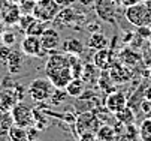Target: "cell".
Returning <instances> with one entry per match:
<instances>
[{"mask_svg":"<svg viewBox=\"0 0 151 141\" xmlns=\"http://www.w3.org/2000/svg\"><path fill=\"white\" fill-rule=\"evenodd\" d=\"M47 78L52 83L55 89H64L73 78L69 65V54L66 53H52L45 65Z\"/></svg>","mask_w":151,"mask_h":141,"instance_id":"cell-1","label":"cell"},{"mask_svg":"<svg viewBox=\"0 0 151 141\" xmlns=\"http://www.w3.org/2000/svg\"><path fill=\"white\" fill-rule=\"evenodd\" d=\"M126 18L129 23L136 27L150 26L151 24V9L147 5L135 3L132 6L126 8Z\"/></svg>","mask_w":151,"mask_h":141,"instance_id":"cell-2","label":"cell"},{"mask_svg":"<svg viewBox=\"0 0 151 141\" xmlns=\"http://www.w3.org/2000/svg\"><path fill=\"white\" fill-rule=\"evenodd\" d=\"M54 86L48 78H36L29 86V95L35 102H45L54 92Z\"/></svg>","mask_w":151,"mask_h":141,"instance_id":"cell-3","label":"cell"},{"mask_svg":"<svg viewBox=\"0 0 151 141\" xmlns=\"http://www.w3.org/2000/svg\"><path fill=\"white\" fill-rule=\"evenodd\" d=\"M61 8L58 6V3L55 0H37L33 8V15L36 17V20L44 23H52V20L57 17L58 11Z\"/></svg>","mask_w":151,"mask_h":141,"instance_id":"cell-4","label":"cell"},{"mask_svg":"<svg viewBox=\"0 0 151 141\" xmlns=\"http://www.w3.org/2000/svg\"><path fill=\"white\" fill-rule=\"evenodd\" d=\"M12 114V119H14V123L18 125V126H23V128H32L33 126V110L30 107H27L26 104L21 102H17L15 107L12 108L11 111Z\"/></svg>","mask_w":151,"mask_h":141,"instance_id":"cell-5","label":"cell"},{"mask_svg":"<svg viewBox=\"0 0 151 141\" xmlns=\"http://www.w3.org/2000/svg\"><path fill=\"white\" fill-rule=\"evenodd\" d=\"M75 128L78 135L82 132H97L99 126V117L96 113L91 111H85L82 114H79L75 120Z\"/></svg>","mask_w":151,"mask_h":141,"instance_id":"cell-6","label":"cell"},{"mask_svg":"<svg viewBox=\"0 0 151 141\" xmlns=\"http://www.w3.org/2000/svg\"><path fill=\"white\" fill-rule=\"evenodd\" d=\"M21 51L26 56H30V57H42L44 54V48H42V44H40V38L39 36H35V35H26L23 39H21Z\"/></svg>","mask_w":151,"mask_h":141,"instance_id":"cell-7","label":"cell"},{"mask_svg":"<svg viewBox=\"0 0 151 141\" xmlns=\"http://www.w3.org/2000/svg\"><path fill=\"white\" fill-rule=\"evenodd\" d=\"M39 38H40V44H42V48H44L45 53L57 50L60 47V44H61L60 33L54 27H47L44 30V33H42Z\"/></svg>","mask_w":151,"mask_h":141,"instance_id":"cell-8","label":"cell"},{"mask_svg":"<svg viewBox=\"0 0 151 141\" xmlns=\"http://www.w3.org/2000/svg\"><path fill=\"white\" fill-rule=\"evenodd\" d=\"M124 107H127V98L123 92L120 90H112L105 99V108L111 113H117L120 110H123Z\"/></svg>","mask_w":151,"mask_h":141,"instance_id":"cell-9","label":"cell"},{"mask_svg":"<svg viewBox=\"0 0 151 141\" xmlns=\"http://www.w3.org/2000/svg\"><path fill=\"white\" fill-rule=\"evenodd\" d=\"M96 14L100 20L108 23H114L115 20V5L112 0H94Z\"/></svg>","mask_w":151,"mask_h":141,"instance_id":"cell-10","label":"cell"},{"mask_svg":"<svg viewBox=\"0 0 151 141\" xmlns=\"http://www.w3.org/2000/svg\"><path fill=\"white\" fill-rule=\"evenodd\" d=\"M114 62H115L114 53H112V50H108V47L97 50L93 54V63L99 68V71H108L114 65Z\"/></svg>","mask_w":151,"mask_h":141,"instance_id":"cell-11","label":"cell"},{"mask_svg":"<svg viewBox=\"0 0 151 141\" xmlns=\"http://www.w3.org/2000/svg\"><path fill=\"white\" fill-rule=\"evenodd\" d=\"M76 20H84V18L73 8L68 6V8H61L58 11L57 17L52 20V23L54 24H58V26H72Z\"/></svg>","mask_w":151,"mask_h":141,"instance_id":"cell-12","label":"cell"},{"mask_svg":"<svg viewBox=\"0 0 151 141\" xmlns=\"http://www.w3.org/2000/svg\"><path fill=\"white\" fill-rule=\"evenodd\" d=\"M109 78L112 83H127L132 78V72L126 65L114 62V65L109 68Z\"/></svg>","mask_w":151,"mask_h":141,"instance_id":"cell-13","label":"cell"},{"mask_svg":"<svg viewBox=\"0 0 151 141\" xmlns=\"http://www.w3.org/2000/svg\"><path fill=\"white\" fill-rule=\"evenodd\" d=\"M18 102L14 89H0V111L11 113Z\"/></svg>","mask_w":151,"mask_h":141,"instance_id":"cell-14","label":"cell"},{"mask_svg":"<svg viewBox=\"0 0 151 141\" xmlns=\"http://www.w3.org/2000/svg\"><path fill=\"white\" fill-rule=\"evenodd\" d=\"M19 17H21V11H19V6L17 3L6 5L2 9V21L6 26H15V24H18Z\"/></svg>","mask_w":151,"mask_h":141,"instance_id":"cell-15","label":"cell"},{"mask_svg":"<svg viewBox=\"0 0 151 141\" xmlns=\"http://www.w3.org/2000/svg\"><path fill=\"white\" fill-rule=\"evenodd\" d=\"M23 51L21 50H11V54L6 60V66L9 69L11 74H19L21 71H23Z\"/></svg>","mask_w":151,"mask_h":141,"instance_id":"cell-16","label":"cell"},{"mask_svg":"<svg viewBox=\"0 0 151 141\" xmlns=\"http://www.w3.org/2000/svg\"><path fill=\"white\" fill-rule=\"evenodd\" d=\"M60 45H61V51L66 53V54H78V56H81L84 53V50H85L84 42L79 41V39H76V38L64 39Z\"/></svg>","mask_w":151,"mask_h":141,"instance_id":"cell-17","label":"cell"},{"mask_svg":"<svg viewBox=\"0 0 151 141\" xmlns=\"http://www.w3.org/2000/svg\"><path fill=\"white\" fill-rule=\"evenodd\" d=\"M64 90L70 98H81L85 92V83L82 81V78H72L64 87Z\"/></svg>","mask_w":151,"mask_h":141,"instance_id":"cell-18","label":"cell"},{"mask_svg":"<svg viewBox=\"0 0 151 141\" xmlns=\"http://www.w3.org/2000/svg\"><path fill=\"white\" fill-rule=\"evenodd\" d=\"M108 44H109V39H108L102 32H93L87 41V47L97 51V50H102V48H106Z\"/></svg>","mask_w":151,"mask_h":141,"instance_id":"cell-19","label":"cell"},{"mask_svg":"<svg viewBox=\"0 0 151 141\" xmlns=\"http://www.w3.org/2000/svg\"><path fill=\"white\" fill-rule=\"evenodd\" d=\"M99 68L94 63H85L84 65V71H82V81L85 84H94L97 80H99Z\"/></svg>","mask_w":151,"mask_h":141,"instance_id":"cell-20","label":"cell"},{"mask_svg":"<svg viewBox=\"0 0 151 141\" xmlns=\"http://www.w3.org/2000/svg\"><path fill=\"white\" fill-rule=\"evenodd\" d=\"M69 65H70V72L73 78H81L82 71H84V62L81 56L78 54H69Z\"/></svg>","mask_w":151,"mask_h":141,"instance_id":"cell-21","label":"cell"},{"mask_svg":"<svg viewBox=\"0 0 151 141\" xmlns=\"http://www.w3.org/2000/svg\"><path fill=\"white\" fill-rule=\"evenodd\" d=\"M115 119L118 120L120 123H123V125H132L133 122H135V113L132 111V108L130 107H124L123 110H120V111H117L115 113Z\"/></svg>","mask_w":151,"mask_h":141,"instance_id":"cell-22","label":"cell"},{"mask_svg":"<svg viewBox=\"0 0 151 141\" xmlns=\"http://www.w3.org/2000/svg\"><path fill=\"white\" fill-rule=\"evenodd\" d=\"M8 138L11 141H24L27 138V128H23V126H18V125H12L8 131Z\"/></svg>","mask_w":151,"mask_h":141,"instance_id":"cell-23","label":"cell"},{"mask_svg":"<svg viewBox=\"0 0 151 141\" xmlns=\"http://www.w3.org/2000/svg\"><path fill=\"white\" fill-rule=\"evenodd\" d=\"M96 138H97V141H114V138H115V131H114V128H111V126L103 125V126H100V128L97 129Z\"/></svg>","mask_w":151,"mask_h":141,"instance_id":"cell-24","label":"cell"},{"mask_svg":"<svg viewBox=\"0 0 151 141\" xmlns=\"http://www.w3.org/2000/svg\"><path fill=\"white\" fill-rule=\"evenodd\" d=\"M14 125V119L11 113H5L0 111V132L2 134H8L9 128Z\"/></svg>","mask_w":151,"mask_h":141,"instance_id":"cell-25","label":"cell"},{"mask_svg":"<svg viewBox=\"0 0 151 141\" xmlns=\"http://www.w3.org/2000/svg\"><path fill=\"white\" fill-rule=\"evenodd\" d=\"M121 62L123 63H126V65H129V66H132V65H135V63H138L139 62V54L138 53H133L132 50H124V51H121Z\"/></svg>","mask_w":151,"mask_h":141,"instance_id":"cell-26","label":"cell"},{"mask_svg":"<svg viewBox=\"0 0 151 141\" xmlns=\"http://www.w3.org/2000/svg\"><path fill=\"white\" fill-rule=\"evenodd\" d=\"M139 137H141L142 141H151V117H147L141 123Z\"/></svg>","mask_w":151,"mask_h":141,"instance_id":"cell-27","label":"cell"},{"mask_svg":"<svg viewBox=\"0 0 151 141\" xmlns=\"http://www.w3.org/2000/svg\"><path fill=\"white\" fill-rule=\"evenodd\" d=\"M35 21H36V17H35L33 14H21V17H19V20H18V26H19L21 30L26 33V30H27Z\"/></svg>","mask_w":151,"mask_h":141,"instance_id":"cell-28","label":"cell"},{"mask_svg":"<svg viewBox=\"0 0 151 141\" xmlns=\"http://www.w3.org/2000/svg\"><path fill=\"white\" fill-rule=\"evenodd\" d=\"M47 29V23L44 21H39V20H36V21L26 30V35H35V36H40L42 33H44V30Z\"/></svg>","mask_w":151,"mask_h":141,"instance_id":"cell-29","label":"cell"},{"mask_svg":"<svg viewBox=\"0 0 151 141\" xmlns=\"http://www.w3.org/2000/svg\"><path fill=\"white\" fill-rule=\"evenodd\" d=\"M66 98H68V93H66V90H64V89H54V92H52V95H51L50 99H51V102L54 105H58L60 102H64Z\"/></svg>","mask_w":151,"mask_h":141,"instance_id":"cell-30","label":"cell"},{"mask_svg":"<svg viewBox=\"0 0 151 141\" xmlns=\"http://www.w3.org/2000/svg\"><path fill=\"white\" fill-rule=\"evenodd\" d=\"M35 3H36V0H19L18 6H19L21 14H32L33 8H35Z\"/></svg>","mask_w":151,"mask_h":141,"instance_id":"cell-31","label":"cell"},{"mask_svg":"<svg viewBox=\"0 0 151 141\" xmlns=\"http://www.w3.org/2000/svg\"><path fill=\"white\" fill-rule=\"evenodd\" d=\"M2 41H3L5 45L14 47V44H15V41H17V36H15V33H12V32H9V30H5V32L2 33Z\"/></svg>","mask_w":151,"mask_h":141,"instance_id":"cell-32","label":"cell"},{"mask_svg":"<svg viewBox=\"0 0 151 141\" xmlns=\"http://www.w3.org/2000/svg\"><path fill=\"white\" fill-rule=\"evenodd\" d=\"M11 50H12V48L8 47V45H5V44L0 45V62L6 63V60H8L9 54H11Z\"/></svg>","mask_w":151,"mask_h":141,"instance_id":"cell-33","label":"cell"},{"mask_svg":"<svg viewBox=\"0 0 151 141\" xmlns=\"http://www.w3.org/2000/svg\"><path fill=\"white\" fill-rule=\"evenodd\" d=\"M78 141H97L96 132H82V134H79Z\"/></svg>","mask_w":151,"mask_h":141,"instance_id":"cell-34","label":"cell"},{"mask_svg":"<svg viewBox=\"0 0 151 141\" xmlns=\"http://www.w3.org/2000/svg\"><path fill=\"white\" fill-rule=\"evenodd\" d=\"M136 35H138L139 38H150V36H151V29H150V26H141V27H138Z\"/></svg>","mask_w":151,"mask_h":141,"instance_id":"cell-35","label":"cell"},{"mask_svg":"<svg viewBox=\"0 0 151 141\" xmlns=\"http://www.w3.org/2000/svg\"><path fill=\"white\" fill-rule=\"evenodd\" d=\"M55 2L58 3L60 8H68V6H72L76 0H55Z\"/></svg>","mask_w":151,"mask_h":141,"instance_id":"cell-36","label":"cell"},{"mask_svg":"<svg viewBox=\"0 0 151 141\" xmlns=\"http://www.w3.org/2000/svg\"><path fill=\"white\" fill-rule=\"evenodd\" d=\"M120 3L127 8V6H132V5H135V3H139V0H120Z\"/></svg>","mask_w":151,"mask_h":141,"instance_id":"cell-37","label":"cell"},{"mask_svg":"<svg viewBox=\"0 0 151 141\" xmlns=\"http://www.w3.org/2000/svg\"><path fill=\"white\" fill-rule=\"evenodd\" d=\"M79 2L82 5H91V3H94V0H79Z\"/></svg>","mask_w":151,"mask_h":141,"instance_id":"cell-38","label":"cell"},{"mask_svg":"<svg viewBox=\"0 0 151 141\" xmlns=\"http://www.w3.org/2000/svg\"><path fill=\"white\" fill-rule=\"evenodd\" d=\"M5 137H6V134H2V132H0V141H5Z\"/></svg>","mask_w":151,"mask_h":141,"instance_id":"cell-39","label":"cell"},{"mask_svg":"<svg viewBox=\"0 0 151 141\" xmlns=\"http://www.w3.org/2000/svg\"><path fill=\"white\" fill-rule=\"evenodd\" d=\"M3 32H5V30H3V24H0V36H2Z\"/></svg>","mask_w":151,"mask_h":141,"instance_id":"cell-40","label":"cell"},{"mask_svg":"<svg viewBox=\"0 0 151 141\" xmlns=\"http://www.w3.org/2000/svg\"><path fill=\"white\" fill-rule=\"evenodd\" d=\"M24 141H32V140H30V138H29V137H27V138H26V140H24Z\"/></svg>","mask_w":151,"mask_h":141,"instance_id":"cell-41","label":"cell"},{"mask_svg":"<svg viewBox=\"0 0 151 141\" xmlns=\"http://www.w3.org/2000/svg\"><path fill=\"white\" fill-rule=\"evenodd\" d=\"M76 141H78V140H76Z\"/></svg>","mask_w":151,"mask_h":141,"instance_id":"cell-42","label":"cell"}]
</instances>
